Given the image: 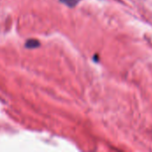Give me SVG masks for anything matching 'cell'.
Masks as SVG:
<instances>
[{
  "mask_svg": "<svg viewBox=\"0 0 152 152\" xmlns=\"http://www.w3.org/2000/svg\"><path fill=\"white\" fill-rule=\"evenodd\" d=\"M60 1H61V3L65 4L66 5L69 6V7H74V6L78 3L79 0H60Z\"/></svg>",
  "mask_w": 152,
  "mask_h": 152,
  "instance_id": "7a4b0ae2",
  "label": "cell"
},
{
  "mask_svg": "<svg viewBox=\"0 0 152 152\" xmlns=\"http://www.w3.org/2000/svg\"><path fill=\"white\" fill-rule=\"evenodd\" d=\"M39 45H40V43L36 39H29L25 44L26 48H36V47H38Z\"/></svg>",
  "mask_w": 152,
  "mask_h": 152,
  "instance_id": "6da1fadb",
  "label": "cell"
}]
</instances>
